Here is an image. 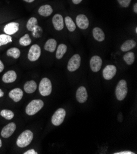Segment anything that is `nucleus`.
I'll list each match as a JSON object with an SVG mask.
<instances>
[{
	"mask_svg": "<svg viewBox=\"0 0 137 154\" xmlns=\"http://www.w3.org/2000/svg\"><path fill=\"white\" fill-rule=\"evenodd\" d=\"M33 139V132L30 130H26L18 136L16 144L20 148H24L30 144V143L32 142Z\"/></svg>",
	"mask_w": 137,
	"mask_h": 154,
	"instance_id": "1",
	"label": "nucleus"
},
{
	"mask_svg": "<svg viewBox=\"0 0 137 154\" xmlns=\"http://www.w3.org/2000/svg\"><path fill=\"white\" fill-rule=\"evenodd\" d=\"M44 106V102L41 100H33L30 101L25 108V112L28 116H34L37 114Z\"/></svg>",
	"mask_w": 137,
	"mask_h": 154,
	"instance_id": "2",
	"label": "nucleus"
},
{
	"mask_svg": "<svg viewBox=\"0 0 137 154\" xmlns=\"http://www.w3.org/2000/svg\"><path fill=\"white\" fill-rule=\"evenodd\" d=\"M128 93V87L127 82L123 79L120 80L117 84L116 87V97L117 100L123 101L124 100Z\"/></svg>",
	"mask_w": 137,
	"mask_h": 154,
	"instance_id": "3",
	"label": "nucleus"
},
{
	"mask_svg": "<svg viewBox=\"0 0 137 154\" xmlns=\"http://www.w3.org/2000/svg\"><path fill=\"white\" fill-rule=\"evenodd\" d=\"M52 90L51 81L47 78L41 79L39 85V91L42 97H48L51 95Z\"/></svg>",
	"mask_w": 137,
	"mask_h": 154,
	"instance_id": "4",
	"label": "nucleus"
},
{
	"mask_svg": "<svg viewBox=\"0 0 137 154\" xmlns=\"http://www.w3.org/2000/svg\"><path fill=\"white\" fill-rule=\"evenodd\" d=\"M66 116V111L63 108L58 109L52 117V123L55 126H59L64 122Z\"/></svg>",
	"mask_w": 137,
	"mask_h": 154,
	"instance_id": "5",
	"label": "nucleus"
},
{
	"mask_svg": "<svg viewBox=\"0 0 137 154\" xmlns=\"http://www.w3.org/2000/svg\"><path fill=\"white\" fill-rule=\"evenodd\" d=\"M41 54V49L38 44H33L30 48L28 53V58L30 61H37Z\"/></svg>",
	"mask_w": 137,
	"mask_h": 154,
	"instance_id": "6",
	"label": "nucleus"
},
{
	"mask_svg": "<svg viewBox=\"0 0 137 154\" xmlns=\"http://www.w3.org/2000/svg\"><path fill=\"white\" fill-rule=\"evenodd\" d=\"M81 57L79 54L74 55L68 61L67 68L70 72L76 71L81 65Z\"/></svg>",
	"mask_w": 137,
	"mask_h": 154,
	"instance_id": "7",
	"label": "nucleus"
},
{
	"mask_svg": "<svg viewBox=\"0 0 137 154\" xmlns=\"http://www.w3.org/2000/svg\"><path fill=\"white\" fill-rule=\"evenodd\" d=\"M117 68L114 65H108L103 70V76L106 80H111L115 76Z\"/></svg>",
	"mask_w": 137,
	"mask_h": 154,
	"instance_id": "8",
	"label": "nucleus"
},
{
	"mask_svg": "<svg viewBox=\"0 0 137 154\" xmlns=\"http://www.w3.org/2000/svg\"><path fill=\"white\" fill-rule=\"evenodd\" d=\"M16 130V125L14 122H11L3 127L1 131V135L4 138L11 137Z\"/></svg>",
	"mask_w": 137,
	"mask_h": 154,
	"instance_id": "9",
	"label": "nucleus"
},
{
	"mask_svg": "<svg viewBox=\"0 0 137 154\" xmlns=\"http://www.w3.org/2000/svg\"><path fill=\"white\" fill-rule=\"evenodd\" d=\"M102 66V60L100 57L94 55L90 59V66L93 72H97L99 71Z\"/></svg>",
	"mask_w": 137,
	"mask_h": 154,
	"instance_id": "10",
	"label": "nucleus"
},
{
	"mask_svg": "<svg viewBox=\"0 0 137 154\" xmlns=\"http://www.w3.org/2000/svg\"><path fill=\"white\" fill-rule=\"evenodd\" d=\"M19 29V23L17 22H10L4 27V32L8 35L16 34Z\"/></svg>",
	"mask_w": 137,
	"mask_h": 154,
	"instance_id": "11",
	"label": "nucleus"
},
{
	"mask_svg": "<svg viewBox=\"0 0 137 154\" xmlns=\"http://www.w3.org/2000/svg\"><path fill=\"white\" fill-rule=\"evenodd\" d=\"M23 96V92L22 89L19 88H16L11 90L9 93V97L15 103L20 101Z\"/></svg>",
	"mask_w": 137,
	"mask_h": 154,
	"instance_id": "12",
	"label": "nucleus"
},
{
	"mask_svg": "<svg viewBox=\"0 0 137 154\" xmlns=\"http://www.w3.org/2000/svg\"><path fill=\"white\" fill-rule=\"evenodd\" d=\"M52 23L55 29L57 31L63 29L64 27V20L62 15L60 14H55L52 18Z\"/></svg>",
	"mask_w": 137,
	"mask_h": 154,
	"instance_id": "13",
	"label": "nucleus"
},
{
	"mask_svg": "<svg viewBox=\"0 0 137 154\" xmlns=\"http://www.w3.org/2000/svg\"><path fill=\"white\" fill-rule=\"evenodd\" d=\"M77 26L82 29H87L89 26V21L88 18L84 14H79L76 19Z\"/></svg>",
	"mask_w": 137,
	"mask_h": 154,
	"instance_id": "14",
	"label": "nucleus"
},
{
	"mask_svg": "<svg viewBox=\"0 0 137 154\" xmlns=\"http://www.w3.org/2000/svg\"><path fill=\"white\" fill-rule=\"evenodd\" d=\"M76 99L77 101L80 103H84L88 98V94L86 88L81 86L78 88V89L76 91Z\"/></svg>",
	"mask_w": 137,
	"mask_h": 154,
	"instance_id": "15",
	"label": "nucleus"
},
{
	"mask_svg": "<svg viewBox=\"0 0 137 154\" xmlns=\"http://www.w3.org/2000/svg\"><path fill=\"white\" fill-rule=\"evenodd\" d=\"M17 79V74L14 70H10L4 74L2 81L5 84H11L16 81Z\"/></svg>",
	"mask_w": 137,
	"mask_h": 154,
	"instance_id": "16",
	"label": "nucleus"
},
{
	"mask_svg": "<svg viewBox=\"0 0 137 154\" xmlns=\"http://www.w3.org/2000/svg\"><path fill=\"white\" fill-rule=\"evenodd\" d=\"M37 84L35 81L32 80L27 81L23 86V89L26 94H31L34 93V92L37 89Z\"/></svg>",
	"mask_w": 137,
	"mask_h": 154,
	"instance_id": "17",
	"label": "nucleus"
},
{
	"mask_svg": "<svg viewBox=\"0 0 137 154\" xmlns=\"http://www.w3.org/2000/svg\"><path fill=\"white\" fill-rule=\"evenodd\" d=\"M53 12V9L50 5H45L41 6L38 9V13L43 17H48Z\"/></svg>",
	"mask_w": 137,
	"mask_h": 154,
	"instance_id": "18",
	"label": "nucleus"
},
{
	"mask_svg": "<svg viewBox=\"0 0 137 154\" xmlns=\"http://www.w3.org/2000/svg\"><path fill=\"white\" fill-rule=\"evenodd\" d=\"M136 45V42L133 39H129L125 41L121 45L120 49L123 52H129L131 49H133Z\"/></svg>",
	"mask_w": 137,
	"mask_h": 154,
	"instance_id": "19",
	"label": "nucleus"
},
{
	"mask_svg": "<svg viewBox=\"0 0 137 154\" xmlns=\"http://www.w3.org/2000/svg\"><path fill=\"white\" fill-rule=\"evenodd\" d=\"M92 33L93 36L96 41L98 42H102L104 40L105 35L104 32H103V30L101 28L98 27L94 28L92 31Z\"/></svg>",
	"mask_w": 137,
	"mask_h": 154,
	"instance_id": "20",
	"label": "nucleus"
},
{
	"mask_svg": "<svg viewBox=\"0 0 137 154\" xmlns=\"http://www.w3.org/2000/svg\"><path fill=\"white\" fill-rule=\"evenodd\" d=\"M57 48V41L54 39H49L44 44V50L49 52H54Z\"/></svg>",
	"mask_w": 137,
	"mask_h": 154,
	"instance_id": "21",
	"label": "nucleus"
},
{
	"mask_svg": "<svg viewBox=\"0 0 137 154\" xmlns=\"http://www.w3.org/2000/svg\"><path fill=\"white\" fill-rule=\"evenodd\" d=\"M67 46L64 44H60L57 49V52H56V58L58 60L62 58V57H64V55H65V54L67 52Z\"/></svg>",
	"mask_w": 137,
	"mask_h": 154,
	"instance_id": "22",
	"label": "nucleus"
},
{
	"mask_svg": "<svg viewBox=\"0 0 137 154\" xmlns=\"http://www.w3.org/2000/svg\"><path fill=\"white\" fill-rule=\"evenodd\" d=\"M20 51L17 48H12L7 51L6 55L8 57H12L15 59H17L20 56Z\"/></svg>",
	"mask_w": 137,
	"mask_h": 154,
	"instance_id": "23",
	"label": "nucleus"
},
{
	"mask_svg": "<svg viewBox=\"0 0 137 154\" xmlns=\"http://www.w3.org/2000/svg\"><path fill=\"white\" fill-rule=\"evenodd\" d=\"M38 26V20L35 17L30 18L26 23V28L28 31H33Z\"/></svg>",
	"mask_w": 137,
	"mask_h": 154,
	"instance_id": "24",
	"label": "nucleus"
},
{
	"mask_svg": "<svg viewBox=\"0 0 137 154\" xmlns=\"http://www.w3.org/2000/svg\"><path fill=\"white\" fill-rule=\"evenodd\" d=\"M123 59L128 65H131L135 61V55L132 52H128L124 55Z\"/></svg>",
	"mask_w": 137,
	"mask_h": 154,
	"instance_id": "25",
	"label": "nucleus"
},
{
	"mask_svg": "<svg viewBox=\"0 0 137 154\" xmlns=\"http://www.w3.org/2000/svg\"><path fill=\"white\" fill-rule=\"evenodd\" d=\"M65 22L66 26L70 32H74V31L76 29V26L73 19L70 17L67 16L65 19Z\"/></svg>",
	"mask_w": 137,
	"mask_h": 154,
	"instance_id": "26",
	"label": "nucleus"
},
{
	"mask_svg": "<svg viewBox=\"0 0 137 154\" xmlns=\"http://www.w3.org/2000/svg\"><path fill=\"white\" fill-rule=\"evenodd\" d=\"M12 41V38L11 35L6 34L0 35V47L4 45H6Z\"/></svg>",
	"mask_w": 137,
	"mask_h": 154,
	"instance_id": "27",
	"label": "nucleus"
},
{
	"mask_svg": "<svg viewBox=\"0 0 137 154\" xmlns=\"http://www.w3.org/2000/svg\"><path fill=\"white\" fill-rule=\"evenodd\" d=\"M32 39L28 34H25L19 39V44L22 46H28L31 44Z\"/></svg>",
	"mask_w": 137,
	"mask_h": 154,
	"instance_id": "28",
	"label": "nucleus"
},
{
	"mask_svg": "<svg viewBox=\"0 0 137 154\" xmlns=\"http://www.w3.org/2000/svg\"><path fill=\"white\" fill-rule=\"evenodd\" d=\"M0 115L6 120H11L14 117V113L9 109H3L0 112Z\"/></svg>",
	"mask_w": 137,
	"mask_h": 154,
	"instance_id": "29",
	"label": "nucleus"
},
{
	"mask_svg": "<svg viewBox=\"0 0 137 154\" xmlns=\"http://www.w3.org/2000/svg\"><path fill=\"white\" fill-rule=\"evenodd\" d=\"M132 0H117L119 5L123 8H128Z\"/></svg>",
	"mask_w": 137,
	"mask_h": 154,
	"instance_id": "30",
	"label": "nucleus"
},
{
	"mask_svg": "<svg viewBox=\"0 0 137 154\" xmlns=\"http://www.w3.org/2000/svg\"><path fill=\"white\" fill-rule=\"evenodd\" d=\"M134 153H135L129 150H124V151H121V152L114 153V154H134Z\"/></svg>",
	"mask_w": 137,
	"mask_h": 154,
	"instance_id": "31",
	"label": "nucleus"
},
{
	"mask_svg": "<svg viewBox=\"0 0 137 154\" xmlns=\"http://www.w3.org/2000/svg\"><path fill=\"white\" fill-rule=\"evenodd\" d=\"M24 154H38V152L34 149H30L23 153Z\"/></svg>",
	"mask_w": 137,
	"mask_h": 154,
	"instance_id": "32",
	"label": "nucleus"
},
{
	"mask_svg": "<svg viewBox=\"0 0 137 154\" xmlns=\"http://www.w3.org/2000/svg\"><path fill=\"white\" fill-rule=\"evenodd\" d=\"M5 69V65L2 62V61L0 60V73L2 72Z\"/></svg>",
	"mask_w": 137,
	"mask_h": 154,
	"instance_id": "33",
	"label": "nucleus"
},
{
	"mask_svg": "<svg viewBox=\"0 0 137 154\" xmlns=\"http://www.w3.org/2000/svg\"><path fill=\"white\" fill-rule=\"evenodd\" d=\"M83 0H72V2L75 5H78L82 2Z\"/></svg>",
	"mask_w": 137,
	"mask_h": 154,
	"instance_id": "34",
	"label": "nucleus"
},
{
	"mask_svg": "<svg viewBox=\"0 0 137 154\" xmlns=\"http://www.w3.org/2000/svg\"><path fill=\"white\" fill-rule=\"evenodd\" d=\"M133 11L136 14L137 13V3H136L133 6Z\"/></svg>",
	"mask_w": 137,
	"mask_h": 154,
	"instance_id": "35",
	"label": "nucleus"
},
{
	"mask_svg": "<svg viewBox=\"0 0 137 154\" xmlns=\"http://www.w3.org/2000/svg\"><path fill=\"white\" fill-rule=\"evenodd\" d=\"M4 95H5V94H4L3 91L1 88H0V98H2Z\"/></svg>",
	"mask_w": 137,
	"mask_h": 154,
	"instance_id": "36",
	"label": "nucleus"
},
{
	"mask_svg": "<svg viewBox=\"0 0 137 154\" xmlns=\"http://www.w3.org/2000/svg\"><path fill=\"white\" fill-rule=\"evenodd\" d=\"M24 2H26V3H32V2H33L34 1H35V0H23Z\"/></svg>",
	"mask_w": 137,
	"mask_h": 154,
	"instance_id": "37",
	"label": "nucleus"
},
{
	"mask_svg": "<svg viewBox=\"0 0 137 154\" xmlns=\"http://www.w3.org/2000/svg\"><path fill=\"white\" fill-rule=\"evenodd\" d=\"M2 147V141L1 140V138H0V148Z\"/></svg>",
	"mask_w": 137,
	"mask_h": 154,
	"instance_id": "38",
	"label": "nucleus"
},
{
	"mask_svg": "<svg viewBox=\"0 0 137 154\" xmlns=\"http://www.w3.org/2000/svg\"><path fill=\"white\" fill-rule=\"evenodd\" d=\"M135 32L137 33V28H136V29H135Z\"/></svg>",
	"mask_w": 137,
	"mask_h": 154,
	"instance_id": "39",
	"label": "nucleus"
}]
</instances>
